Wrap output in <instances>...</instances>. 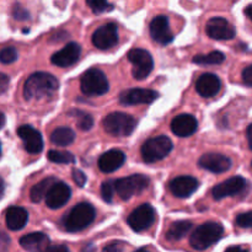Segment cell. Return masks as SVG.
Instances as JSON below:
<instances>
[{"label": "cell", "mask_w": 252, "mask_h": 252, "mask_svg": "<svg viewBox=\"0 0 252 252\" xmlns=\"http://www.w3.org/2000/svg\"><path fill=\"white\" fill-rule=\"evenodd\" d=\"M197 93L203 97H213L220 91V79L211 73L203 74L196 83Z\"/></svg>", "instance_id": "22"}, {"label": "cell", "mask_w": 252, "mask_h": 252, "mask_svg": "<svg viewBox=\"0 0 252 252\" xmlns=\"http://www.w3.org/2000/svg\"><path fill=\"white\" fill-rule=\"evenodd\" d=\"M80 88L85 95L101 96L108 91V80L100 69L91 68L81 76Z\"/></svg>", "instance_id": "7"}, {"label": "cell", "mask_w": 252, "mask_h": 252, "mask_svg": "<svg viewBox=\"0 0 252 252\" xmlns=\"http://www.w3.org/2000/svg\"><path fill=\"white\" fill-rule=\"evenodd\" d=\"M20 245L27 252H44L49 248V239L43 233H31L20 239Z\"/></svg>", "instance_id": "23"}, {"label": "cell", "mask_w": 252, "mask_h": 252, "mask_svg": "<svg viewBox=\"0 0 252 252\" xmlns=\"http://www.w3.org/2000/svg\"><path fill=\"white\" fill-rule=\"evenodd\" d=\"M192 229V223L186 220H181V221H176V223L172 224L170 226V229L167 230L166 233V239L170 241H177L181 240L182 238L189 234V231Z\"/></svg>", "instance_id": "27"}, {"label": "cell", "mask_w": 252, "mask_h": 252, "mask_svg": "<svg viewBox=\"0 0 252 252\" xmlns=\"http://www.w3.org/2000/svg\"><path fill=\"white\" fill-rule=\"evenodd\" d=\"M96 251V248L93 245V244H89V245H86L85 248L83 249V251L81 252H95Z\"/></svg>", "instance_id": "43"}, {"label": "cell", "mask_w": 252, "mask_h": 252, "mask_svg": "<svg viewBox=\"0 0 252 252\" xmlns=\"http://www.w3.org/2000/svg\"><path fill=\"white\" fill-rule=\"evenodd\" d=\"M95 208L90 203H79L71 209L64 218V228L69 233H78L84 230L95 220Z\"/></svg>", "instance_id": "3"}, {"label": "cell", "mask_w": 252, "mask_h": 252, "mask_svg": "<svg viewBox=\"0 0 252 252\" xmlns=\"http://www.w3.org/2000/svg\"><path fill=\"white\" fill-rule=\"evenodd\" d=\"M155 221V209L150 204H142L137 207L127 219L130 228L137 233L149 229Z\"/></svg>", "instance_id": "9"}, {"label": "cell", "mask_w": 252, "mask_h": 252, "mask_svg": "<svg viewBox=\"0 0 252 252\" xmlns=\"http://www.w3.org/2000/svg\"><path fill=\"white\" fill-rule=\"evenodd\" d=\"M57 181L56 177H46L44 180L39 181L38 184L34 185L31 189V192H30V197H31V201L34 202V203H38L42 199L46 197L47 192L51 189V187L53 186Z\"/></svg>", "instance_id": "26"}, {"label": "cell", "mask_w": 252, "mask_h": 252, "mask_svg": "<svg viewBox=\"0 0 252 252\" xmlns=\"http://www.w3.org/2000/svg\"><path fill=\"white\" fill-rule=\"evenodd\" d=\"M128 59L133 64V78L137 80H144L150 75L154 69V61L152 54L142 48L130 49L128 52Z\"/></svg>", "instance_id": "8"}, {"label": "cell", "mask_w": 252, "mask_h": 252, "mask_svg": "<svg viewBox=\"0 0 252 252\" xmlns=\"http://www.w3.org/2000/svg\"><path fill=\"white\" fill-rule=\"evenodd\" d=\"M236 224H238L240 228H245V229L251 228V224H252L251 212H246V213L240 214V216L236 218Z\"/></svg>", "instance_id": "34"}, {"label": "cell", "mask_w": 252, "mask_h": 252, "mask_svg": "<svg viewBox=\"0 0 252 252\" xmlns=\"http://www.w3.org/2000/svg\"><path fill=\"white\" fill-rule=\"evenodd\" d=\"M4 192H5V184H4V180L0 177V198L4 196Z\"/></svg>", "instance_id": "45"}, {"label": "cell", "mask_w": 252, "mask_h": 252, "mask_svg": "<svg viewBox=\"0 0 252 252\" xmlns=\"http://www.w3.org/2000/svg\"><path fill=\"white\" fill-rule=\"evenodd\" d=\"M118 41L117 26L112 22L98 27L93 34V43L98 49H108Z\"/></svg>", "instance_id": "14"}, {"label": "cell", "mask_w": 252, "mask_h": 252, "mask_svg": "<svg viewBox=\"0 0 252 252\" xmlns=\"http://www.w3.org/2000/svg\"><path fill=\"white\" fill-rule=\"evenodd\" d=\"M29 220V213L22 207H10L5 213V223L10 230H21Z\"/></svg>", "instance_id": "24"}, {"label": "cell", "mask_w": 252, "mask_h": 252, "mask_svg": "<svg viewBox=\"0 0 252 252\" xmlns=\"http://www.w3.org/2000/svg\"><path fill=\"white\" fill-rule=\"evenodd\" d=\"M10 246V238L4 233V231L0 230V252H6L7 249Z\"/></svg>", "instance_id": "38"}, {"label": "cell", "mask_w": 252, "mask_h": 252, "mask_svg": "<svg viewBox=\"0 0 252 252\" xmlns=\"http://www.w3.org/2000/svg\"><path fill=\"white\" fill-rule=\"evenodd\" d=\"M48 159L56 164H74L75 157L68 152H58V150H51L48 152Z\"/></svg>", "instance_id": "29"}, {"label": "cell", "mask_w": 252, "mask_h": 252, "mask_svg": "<svg viewBox=\"0 0 252 252\" xmlns=\"http://www.w3.org/2000/svg\"><path fill=\"white\" fill-rule=\"evenodd\" d=\"M88 6L91 7L95 14H102V12H108L113 9V5L107 1H102V0H89Z\"/></svg>", "instance_id": "31"}, {"label": "cell", "mask_w": 252, "mask_h": 252, "mask_svg": "<svg viewBox=\"0 0 252 252\" xmlns=\"http://www.w3.org/2000/svg\"><path fill=\"white\" fill-rule=\"evenodd\" d=\"M159 97V94L154 90L150 89H129L120 95V102L126 106H132V105H142V103H152L154 102L157 98Z\"/></svg>", "instance_id": "12"}, {"label": "cell", "mask_w": 252, "mask_h": 252, "mask_svg": "<svg viewBox=\"0 0 252 252\" xmlns=\"http://www.w3.org/2000/svg\"><path fill=\"white\" fill-rule=\"evenodd\" d=\"M197 120L192 115L189 113H184V115H179L174 118L171 122V130L174 134L177 137H189L193 134L197 130Z\"/></svg>", "instance_id": "20"}, {"label": "cell", "mask_w": 252, "mask_h": 252, "mask_svg": "<svg viewBox=\"0 0 252 252\" xmlns=\"http://www.w3.org/2000/svg\"><path fill=\"white\" fill-rule=\"evenodd\" d=\"M71 174H73V179L74 181H75V184L78 185L79 187H83L84 185H85L86 182V176L85 174H84L81 170L79 169H73V171H71Z\"/></svg>", "instance_id": "36"}, {"label": "cell", "mask_w": 252, "mask_h": 252, "mask_svg": "<svg viewBox=\"0 0 252 252\" xmlns=\"http://www.w3.org/2000/svg\"><path fill=\"white\" fill-rule=\"evenodd\" d=\"M224 235V228L221 224L208 221L194 229L189 238V244L197 251H203L218 243Z\"/></svg>", "instance_id": "2"}, {"label": "cell", "mask_w": 252, "mask_h": 252, "mask_svg": "<svg viewBox=\"0 0 252 252\" xmlns=\"http://www.w3.org/2000/svg\"><path fill=\"white\" fill-rule=\"evenodd\" d=\"M246 189H248V181L244 177L235 176L217 185L212 191V196L214 199L219 201V199L226 198V197L241 194Z\"/></svg>", "instance_id": "10"}, {"label": "cell", "mask_w": 252, "mask_h": 252, "mask_svg": "<svg viewBox=\"0 0 252 252\" xmlns=\"http://www.w3.org/2000/svg\"><path fill=\"white\" fill-rule=\"evenodd\" d=\"M134 252H149L147 250V249H144V248H142V249H138L137 251H134Z\"/></svg>", "instance_id": "48"}, {"label": "cell", "mask_w": 252, "mask_h": 252, "mask_svg": "<svg viewBox=\"0 0 252 252\" xmlns=\"http://www.w3.org/2000/svg\"><path fill=\"white\" fill-rule=\"evenodd\" d=\"M71 196L70 187L64 182H56L46 194V204L51 209L62 208L68 203Z\"/></svg>", "instance_id": "16"}, {"label": "cell", "mask_w": 252, "mask_h": 252, "mask_svg": "<svg viewBox=\"0 0 252 252\" xmlns=\"http://www.w3.org/2000/svg\"><path fill=\"white\" fill-rule=\"evenodd\" d=\"M207 34L217 41H229L235 37V27L223 17H213L207 22Z\"/></svg>", "instance_id": "11"}, {"label": "cell", "mask_w": 252, "mask_h": 252, "mask_svg": "<svg viewBox=\"0 0 252 252\" xmlns=\"http://www.w3.org/2000/svg\"><path fill=\"white\" fill-rule=\"evenodd\" d=\"M172 148L174 145H172L170 138L165 137V135H159V137L148 139L143 144L140 153H142V158L145 162L153 164V162L160 161L166 158L171 153Z\"/></svg>", "instance_id": "5"}, {"label": "cell", "mask_w": 252, "mask_h": 252, "mask_svg": "<svg viewBox=\"0 0 252 252\" xmlns=\"http://www.w3.org/2000/svg\"><path fill=\"white\" fill-rule=\"evenodd\" d=\"M225 252H249L246 249H243L241 246H230L225 250Z\"/></svg>", "instance_id": "42"}, {"label": "cell", "mask_w": 252, "mask_h": 252, "mask_svg": "<svg viewBox=\"0 0 252 252\" xmlns=\"http://www.w3.org/2000/svg\"><path fill=\"white\" fill-rule=\"evenodd\" d=\"M245 14L248 15V17H249V19H252V17H251V5H250V6H248V7H246V10H245Z\"/></svg>", "instance_id": "47"}, {"label": "cell", "mask_w": 252, "mask_h": 252, "mask_svg": "<svg viewBox=\"0 0 252 252\" xmlns=\"http://www.w3.org/2000/svg\"><path fill=\"white\" fill-rule=\"evenodd\" d=\"M243 80L246 86L251 88L252 86V66L249 65L244 69L243 71Z\"/></svg>", "instance_id": "39"}, {"label": "cell", "mask_w": 252, "mask_h": 252, "mask_svg": "<svg viewBox=\"0 0 252 252\" xmlns=\"http://www.w3.org/2000/svg\"><path fill=\"white\" fill-rule=\"evenodd\" d=\"M102 126L108 134L127 137L132 134L137 127V120L127 113L112 112L103 118Z\"/></svg>", "instance_id": "4"}, {"label": "cell", "mask_w": 252, "mask_h": 252, "mask_svg": "<svg viewBox=\"0 0 252 252\" xmlns=\"http://www.w3.org/2000/svg\"><path fill=\"white\" fill-rule=\"evenodd\" d=\"M12 15H14V17L16 20H19V21H24V20H27L30 19V14L27 12L26 9H24V7L21 6V5H15L14 7V11H12Z\"/></svg>", "instance_id": "35"}, {"label": "cell", "mask_w": 252, "mask_h": 252, "mask_svg": "<svg viewBox=\"0 0 252 252\" xmlns=\"http://www.w3.org/2000/svg\"><path fill=\"white\" fill-rule=\"evenodd\" d=\"M0 155H1V144H0Z\"/></svg>", "instance_id": "49"}, {"label": "cell", "mask_w": 252, "mask_h": 252, "mask_svg": "<svg viewBox=\"0 0 252 252\" xmlns=\"http://www.w3.org/2000/svg\"><path fill=\"white\" fill-rule=\"evenodd\" d=\"M81 53V48L78 43L75 42H70L66 44L64 48L58 51L52 56V63L57 66H62V68H66L75 63L79 59Z\"/></svg>", "instance_id": "18"}, {"label": "cell", "mask_w": 252, "mask_h": 252, "mask_svg": "<svg viewBox=\"0 0 252 252\" xmlns=\"http://www.w3.org/2000/svg\"><path fill=\"white\" fill-rule=\"evenodd\" d=\"M125 153L118 149H112L101 155L100 159H98V167L105 174H110V172H113L120 169L125 164Z\"/></svg>", "instance_id": "21"}, {"label": "cell", "mask_w": 252, "mask_h": 252, "mask_svg": "<svg viewBox=\"0 0 252 252\" xmlns=\"http://www.w3.org/2000/svg\"><path fill=\"white\" fill-rule=\"evenodd\" d=\"M113 194H115V186L113 181H105L101 185V197L107 203H112Z\"/></svg>", "instance_id": "33"}, {"label": "cell", "mask_w": 252, "mask_h": 252, "mask_svg": "<svg viewBox=\"0 0 252 252\" xmlns=\"http://www.w3.org/2000/svg\"><path fill=\"white\" fill-rule=\"evenodd\" d=\"M193 63L196 64H204V65H217V64H221L225 61V56L224 53L219 51H213L208 54H197L193 57Z\"/></svg>", "instance_id": "28"}, {"label": "cell", "mask_w": 252, "mask_h": 252, "mask_svg": "<svg viewBox=\"0 0 252 252\" xmlns=\"http://www.w3.org/2000/svg\"><path fill=\"white\" fill-rule=\"evenodd\" d=\"M4 125H5V116H4V113L0 112V129L4 127Z\"/></svg>", "instance_id": "46"}, {"label": "cell", "mask_w": 252, "mask_h": 252, "mask_svg": "<svg viewBox=\"0 0 252 252\" xmlns=\"http://www.w3.org/2000/svg\"><path fill=\"white\" fill-rule=\"evenodd\" d=\"M199 167L214 174H221L228 171L231 167V160L228 157L218 153H208L201 157L198 161Z\"/></svg>", "instance_id": "17"}, {"label": "cell", "mask_w": 252, "mask_h": 252, "mask_svg": "<svg viewBox=\"0 0 252 252\" xmlns=\"http://www.w3.org/2000/svg\"><path fill=\"white\" fill-rule=\"evenodd\" d=\"M44 252H69L68 248L64 245H57V246H49Z\"/></svg>", "instance_id": "41"}, {"label": "cell", "mask_w": 252, "mask_h": 252, "mask_svg": "<svg viewBox=\"0 0 252 252\" xmlns=\"http://www.w3.org/2000/svg\"><path fill=\"white\" fill-rule=\"evenodd\" d=\"M71 115L75 116L76 125L81 130H90L94 126L93 116L89 115L86 112H81V111H73Z\"/></svg>", "instance_id": "30"}, {"label": "cell", "mask_w": 252, "mask_h": 252, "mask_svg": "<svg viewBox=\"0 0 252 252\" xmlns=\"http://www.w3.org/2000/svg\"><path fill=\"white\" fill-rule=\"evenodd\" d=\"M17 134L24 142L25 149L30 154H38L43 149V139L38 130L29 125H25L19 127Z\"/></svg>", "instance_id": "15"}, {"label": "cell", "mask_w": 252, "mask_h": 252, "mask_svg": "<svg viewBox=\"0 0 252 252\" xmlns=\"http://www.w3.org/2000/svg\"><path fill=\"white\" fill-rule=\"evenodd\" d=\"M251 130H252V127L251 126H249L248 129H246V137H248V142H249V147H250V149H251Z\"/></svg>", "instance_id": "44"}, {"label": "cell", "mask_w": 252, "mask_h": 252, "mask_svg": "<svg viewBox=\"0 0 252 252\" xmlns=\"http://www.w3.org/2000/svg\"><path fill=\"white\" fill-rule=\"evenodd\" d=\"M17 59V51L14 47H6L0 51V62L2 64H11Z\"/></svg>", "instance_id": "32"}, {"label": "cell", "mask_w": 252, "mask_h": 252, "mask_svg": "<svg viewBox=\"0 0 252 252\" xmlns=\"http://www.w3.org/2000/svg\"><path fill=\"white\" fill-rule=\"evenodd\" d=\"M9 83H10V78L4 73H0V95L4 94L5 91L7 90L9 88Z\"/></svg>", "instance_id": "40"}, {"label": "cell", "mask_w": 252, "mask_h": 252, "mask_svg": "<svg viewBox=\"0 0 252 252\" xmlns=\"http://www.w3.org/2000/svg\"><path fill=\"white\" fill-rule=\"evenodd\" d=\"M150 36L154 39L157 43L169 44L174 41V33L170 29L169 19L164 15H159V16L154 17L150 22Z\"/></svg>", "instance_id": "13"}, {"label": "cell", "mask_w": 252, "mask_h": 252, "mask_svg": "<svg viewBox=\"0 0 252 252\" xmlns=\"http://www.w3.org/2000/svg\"><path fill=\"white\" fill-rule=\"evenodd\" d=\"M123 246L125 245L121 241H115V243H111L107 246H105L102 252H123V250H125Z\"/></svg>", "instance_id": "37"}, {"label": "cell", "mask_w": 252, "mask_h": 252, "mask_svg": "<svg viewBox=\"0 0 252 252\" xmlns=\"http://www.w3.org/2000/svg\"><path fill=\"white\" fill-rule=\"evenodd\" d=\"M149 184V177L140 174L130 175L128 177H123V179H118L113 181L115 191L117 192V194L123 201H128L132 197L142 193L144 189H147Z\"/></svg>", "instance_id": "6"}, {"label": "cell", "mask_w": 252, "mask_h": 252, "mask_svg": "<svg viewBox=\"0 0 252 252\" xmlns=\"http://www.w3.org/2000/svg\"><path fill=\"white\" fill-rule=\"evenodd\" d=\"M75 139V133L69 127H58L52 132L51 142L58 147H68Z\"/></svg>", "instance_id": "25"}, {"label": "cell", "mask_w": 252, "mask_h": 252, "mask_svg": "<svg viewBox=\"0 0 252 252\" xmlns=\"http://www.w3.org/2000/svg\"><path fill=\"white\" fill-rule=\"evenodd\" d=\"M58 88L59 83L56 76L39 71L29 76L24 86V96L26 100H43L52 97Z\"/></svg>", "instance_id": "1"}, {"label": "cell", "mask_w": 252, "mask_h": 252, "mask_svg": "<svg viewBox=\"0 0 252 252\" xmlns=\"http://www.w3.org/2000/svg\"><path fill=\"white\" fill-rule=\"evenodd\" d=\"M198 189V181L192 176H179L170 182V191L179 198H187Z\"/></svg>", "instance_id": "19"}]
</instances>
